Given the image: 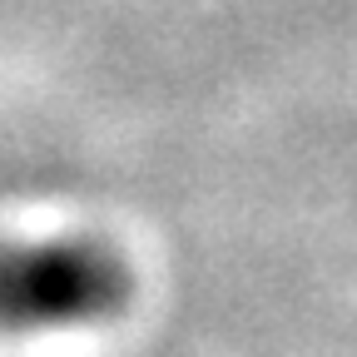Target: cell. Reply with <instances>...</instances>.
Listing matches in <instances>:
<instances>
[{
    "instance_id": "cell-1",
    "label": "cell",
    "mask_w": 357,
    "mask_h": 357,
    "mask_svg": "<svg viewBox=\"0 0 357 357\" xmlns=\"http://www.w3.org/2000/svg\"><path fill=\"white\" fill-rule=\"evenodd\" d=\"M129 258L100 234L0 238V333L105 323L129 303Z\"/></svg>"
}]
</instances>
